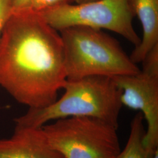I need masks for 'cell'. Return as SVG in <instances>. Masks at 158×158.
Masks as SVG:
<instances>
[{
	"mask_svg": "<svg viewBox=\"0 0 158 158\" xmlns=\"http://www.w3.org/2000/svg\"><path fill=\"white\" fill-rule=\"evenodd\" d=\"M67 81L62 40L38 12L12 11L0 37V86L29 108L56 101Z\"/></svg>",
	"mask_w": 158,
	"mask_h": 158,
	"instance_id": "cell-1",
	"label": "cell"
},
{
	"mask_svg": "<svg viewBox=\"0 0 158 158\" xmlns=\"http://www.w3.org/2000/svg\"><path fill=\"white\" fill-rule=\"evenodd\" d=\"M63 96L51 105L29 108L15 119L16 125L40 128L50 121L70 117H90L101 119L118 128L119 115L123 107L121 91L112 77L91 76L68 80Z\"/></svg>",
	"mask_w": 158,
	"mask_h": 158,
	"instance_id": "cell-2",
	"label": "cell"
},
{
	"mask_svg": "<svg viewBox=\"0 0 158 158\" xmlns=\"http://www.w3.org/2000/svg\"><path fill=\"white\" fill-rule=\"evenodd\" d=\"M68 80L91 76L114 77L138 73L118 42L102 29L73 26L59 31Z\"/></svg>",
	"mask_w": 158,
	"mask_h": 158,
	"instance_id": "cell-3",
	"label": "cell"
},
{
	"mask_svg": "<svg viewBox=\"0 0 158 158\" xmlns=\"http://www.w3.org/2000/svg\"><path fill=\"white\" fill-rule=\"evenodd\" d=\"M42 129L64 158H114L121 151L118 128L90 117L58 119Z\"/></svg>",
	"mask_w": 158,
	"mask_h": 158,
	"instance_id": "cell-4",
	"label": "cell"
},
{
	"mask_svg": "<svg viewBox=\"0 0 158 158\" xmlns=\"http://www.w3.org/2000/svg\"><path fill=\"white\" fill-rule=\"evenodd\" d=\"M38 13L58 32L70 27L85 26L115 32L135 46L141 42L133 27L134 15L128 0H96L76 4L69 2Z\"/></svg>",
	"mask_w": 158,
	"mask_h": 158,
	"instance_id": "cell-5",
	"label": "cell"
},
{
	"mask_svg": "<svg viewBox=\"0 0 158 158\" xmlns=\"http://www.w3.org/2000/svg\"><path fill=\"white\" fill-rule=\"evenodd\" d=\"M138 73L112 77L121 91L123 106L138 110L147 124L143 144L152 152L158 150V45L145 57Z\"/></svg>",
	"mask_w": 158,
	"mask_h": 158,
	"instance_id": "cell-6",
	"label": "cell"
},
{
	"mask_svg": "<svg viewBox=\"0 0 158 158\" xmlns=\"http://www.w3.org/2000/svg\"><path fill=\"white\" fill-rule=\"evenodd\" d=\"M0 158H64L49 145L40 128L16 125L8 138L0 139Z\"/></svg>",
	"mask_w": 158,
	"mask_h": 158,
	"instance_id": "cell-7",
	"label": "cell"
},
{
	"mask_svg": "<svg viewBox=\"0 0 158 158\" xmlns=\"http://www.w3.org/2000/svg\"><path fill=\"white\" fill-rule=\"evenodd\" d=\"M134 17L141 23L143 35L139 44L130 56L137 64L142 62L147 54L158 45V0H128Z\"/></svg>",
	"mask_w": 158,
	"mask_h": 158,
	"instance_id": "cell-8",
	"label": "cell"
},
{
	"mask_svg": "<svg viewBox=\"0 0 158 158\" xmlns=\"http://www.w3.org/2000/svg\"><path fill=\"white\" fill-rule=\"evenodd\" d=\"M143 121V116L139 111L131 122L130 136L125 147L114 158H154L158 150L152 152L143 144L146 134Z\"/></svg>",
	"mask_w": 158,
	"mask_h": 158,
	"instance_id": "cell-9",
	"label": "cell"
},
{
	"mask_svg": "<svg viewBox=\"0 0 158 158\" xmlns=\"http://www.w3.org/2000/svg\"><path fill=\"white\" fill-rule=\"evenodd\" d=\"M71 3L70 0H31L26 8L35 12H40L65 3Z\"/></svg>",
	"mask_w": 158,
	"mask_h": 158,
	"instance_id": "cell-10",
	"label": "cell"
},
{
	"mask_svg": "<svg viewBox=\"0 0 158 158\" xmlns=\"http://www.w3.org/2000/svg\"><path fill=\"white\" fill-rule=\"evenodd\" d=\"M12 12V0H0V37Z\"/></svg>",
	"mask_w": 158,
	"mask_h": 158,
	"instance_id": "cell-11",
	"label": "cell"
},
{
	"mask_svg": "<svg viewBox=\"0 0 158 158\" xmlns=\"http://www.w3.org/2000/svg\"><path fill=\"white\" fill-rule=\"evenodd\" d=\"M31 0H12V11L23 10L27 8Z\"/></svg>",
	"mask_w": 158,
	"mask_h": 158,
	"instance_id": "cell-12",
	"label": "cell"
},
{
	"mask_svg": "<svg viewBox=\"0 0 158 158\" xmlns=\"http://www.w3.org/2000/svg\"><path fill=\"white\" fill-rule=\"evenodd\" d=\"M71 3L72 2H75L76 4H81V3H85V2H91L94 1L96 0H70Z\"/></svg>",
	"mask_w": 158,
	"mask_h": 158,
	"instance_id": "cell-13",
	"label": "cell"
},
{
	"mask_svg": "<svg viewBox=\"0 0 158 158\" xmlns=\"http://www.w3.org/2000/svg\"><path fill=\"white\" fill-rule=\"evenodd\" d=\"M154 158H158V150L155 153V155L154 156Z\"/></svg>",
	"mask_w": 158,
	"mask_h": 158,
	"instance_id": "cell-14",
	"label": "cell"
}]
</instances>
